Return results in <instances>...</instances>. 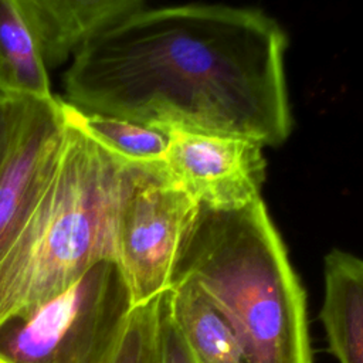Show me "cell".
Wrapping results in <instances>:
<instances>
[{
  "mask_svg": "<svg viewBox=\"0 0 363 363\" xmlns=\"http://www.w3.org/2000/svg\"><path fill=\"white\" fill-rule=\"evenodd\" d=\"M286 37L261 10L146 3L91 38L64 74L72 108L160 132L277 146L291 133Z\"/></svg>",
  "mask_w": 363,
  "mask_h": 363,
  "instance_id": "cell-1",
  "label": "cell"
},
{
  "mask_svg": "<svg viewBox=\"0 0 363 363\" xmlns=\"http://www.w3.org/2000/svg\"><path fill=\"white\" fill-rule=\"evenodd\" d=\"M138 169L67 122L55 167L0 257V325L115 261L118 216Z\"/></svg>",
  "mask_w": 363,
  "mask_h": 363,
  "instance_id": "cell-2",
  "label": "cell"
},
{
  "mask_svg": "<svg viewBox=\"0 0 363 363\" xmlns=\"http://www.w3.org/2000/svg\"><path fill=\"white\" fill-rule=\"evenodd\" d=\"M177 279L194 281L223 312L248 363H313L306 295L262 199L231 211L200 207Z\"/></svg>",
  "mask_w": 363,
  "mask_h": 363,
  "instance_id": "cell-3",
  "label": "cell"
},
{
  "mask_svg": "<svg viewBox=\"0 0 363 363\" xmlns=\"http://www.w3.org/2000/svg\"><path fill=\"white\" fill-rule=\"evenodd\" d=\"M115 261L0 325V363H106L132 311Z\"/></svg>",
  "mask_w": 363,
  "mask_h": 363,
  "instance_id": "cell-4",
  "label": "cell"
},
{
  "mask_svg": "<svg viewBox=\"0 0 363 363\" xmlns=\"http://www.w3.org/2000/svg\"><path fill=\"white\" fill-rule=\"evenodd\" d=\"M199 208L166 170H136L118 216L115 258L133 308L170 289L180 245Z\"/></svg>",
  "mask_w": 363,
  "mask_h": 363,
  "instance_id": "cell-5",
  "label": "cell"
},
{
  "mask_svg": "<svg viewBox=\"0 0 363 363\" xmlns=\"http://www.w3.org/2000/svg\"><path fill=\"white\" fill-rule=\"evenodd\" d=\"M164 170L200 207L242 208L261 199L265 180L262 145L241 136L170 129Z\"/></svg>",
  "mask_w": 363,
  "mask_h": 363,
  "instance_id": "cell-6",
  "label": "cell"
},
{
  "mask_svg": "<svg viewBox=\"0 0 363 363\" xmlns=\"http://www.w3.org/2000/svg\"><path fill=\"white\" fill-rule=\"evenodd\" d=\"M65 133L62 98H24L0 167V257L45 187Z\"/></svg>",
  "mask_w": 363,
  "mask_h": 363,
  "instance_id": "cell-7",
  "label": "cell"
},
{
  "mask_svg": "<svg viewBox=\"0 0 363 363\" xmlns=\"http://www.w3.org/2000/svg\"><path fill=\"white\" fill-rule=\"evenodd\" d=\"M23 16L50 71L71 60L91 38L142 0H18Z\"/></svg>",
  "mask_w": 363,
  "mask_h": 363,
  "instance_id": "cell-8",
  "label": "cell"
},
{
  "mask_svg": "<svg viewBox=\"0 0 363 363\" xmlns=\"http://www.w3.org/2000/svg\"><path fill=\"white\" fill-rule=\"evenodd\" d=\"M319 312L328 349L337 363H363V258L332 250L323 264Z\"/></svg>",
  "mask_w": 363,
  "mask_h": 363,
  "instance_id": "cell-9",
  "label": "cell"
},
{
  "mask_svg": "<svg viewBox=\"0 0 363 363\" xmlns=\"http://www.w3.org/2000/svg\"><path fill=\"white\" fill-rule=\"evenodd\" d=\"M167 305L197 363H248L231 323L194 281H174Z\"/></svg>",
  "mask_w": 363,
  "mask_h": 363,
  "instance_id": "cell-10",
  "label": "cell"
},
{
  "mask_svg": "<svg viewBox=\"0 0 363 363\" xmlns=\"http://www.w3.org/2000/svg\"><path fill=\"white\" fill-rule=\"evenodd\" d=\"M0 89L20 98L55 96L18 0H0Z\"/></svg>",
  "mask_w": 363,
  "mask_h": 363,
  "instance_id": "cell-11",
  "label": "cell"
},
{
  "mask_svg": "<svg viewBox=\"0 0 363 363\" xmlns=\"http://www.w3.org/2000/svg\"><path fill=\"white\" fill-rule=\"evenodd\" d=\"M65 121L125 163L149 170H164L167 135L126 119L88 113L62 101Z\"/></svg>",
  "mask_w": 363,
  "mask_h": 363,
  "instance_id": "cell-12",
  "label": "cell"
},
{
  "mask_svg": "<svg viewBox=\"0 0 363 363\" xmlns=\"http://www.w3.org/2000/svg\"><path fill=\"white\" fill-rule=\"evenodd\" d=\"M160 298L132 308L106 363H157Z\"/></svg>",
  "mask_w": 363,
  "mask_h": 363,
  "instance_id": "cell-13",
  "label": "cell"
},
{
  "mask_svg": "<svg viewBox=\"0 0 363 363\" xmlns=\"http://www.w3.org/2000/svg\"><path fill=\"white\" fill-rule=\"evenodd\" d=\"M167 291L162 294L160 298L157 363H197L170 315L167 305Z\"/></svg>",
  "mask_w": 363,
  "mask_h": 363,
  "instance_id": "cell-14",
  "label": "cell"
},
{
  "mask_svg": "<svg viewBox=\"0 0 363 363\" xmlns=\"http://www.w3.org/2000/svg\"><path fill=\"white\" fill-rule=\"evenodd\" d=\"M23 101L24 98L0 89V167L7 153Z\"/></svg>",
  "mask_w": 363,
  "mask_h": 363,
  "instance_id": "cell-15",
  "label": "cell"
}]
</instances>
